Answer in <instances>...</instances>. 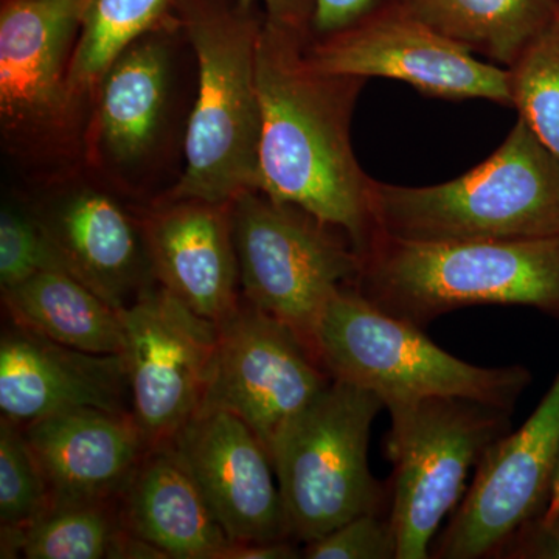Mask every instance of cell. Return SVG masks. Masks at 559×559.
Segmentation results:
<instances>
[{"label": "cell", "instance_id": "8fae6325", "mask_svg": "<svg viewBox=\"0 0 559 559\" xmlns=\"http://www.w3.org/2000/svg\"><path fill=\"white\" fill-rule=\"evenodd\" d=\"M31 204L62 270L116 310L154 285L142 216L86 165L39 180Z\"/></svg>", "mask_w": 559, "mask_h": 559}, {"label": "cell", "instance_id": "e575fe53", "mask_svg": "<svg viewBox=\"0 0 559 559\" xmlns=\"http://www.w3.org/2000/svg\"><path fill=\"white\" fill-rule=\"evenodd\" d=\"M555 2H557L558 13H559V0H555Z\"/></svg>", "mask_w": 559, "mask_h": 559}, {"label": "cell", "instance_id": "1f68e13d", "mask_svg": "<svg viewBox=\"0 0 559 559\" xmlns=\"http://www.w3.org/2000/svg\"><path fill=\"white\" fill-rule=\"evenodd\" d=\"M297 540H260V543H231L221 559H293L300 558Z\"/></svg>", "mask_w": 559, "mask_h": 559}, {"label": "cell", "instance_id": "277c9868", "mask_svg": "<svg viewBox=\"0 0 559 559\" xmlns=\"http://www.w3.org/2000/svg\"><path fill=\"white\" fill-rule=\"evenodd\" d=\"M377 231L415 242L502 241L559 235V160L518 117L502 145L459 178L429 187L373 179Z\"/></svg>", "mask_w": 559, "mask_h": 559}, {"label": "cell", "instance_id": "f546056e", "mask_svg": "<svg viewBox=\"0 0 559 559\" xmlns=\"http://www.w3.org/2000/svg\"><path fill=\"white\" fill-rule=\"evenodd\" d=\"M393 7V0H316L311 38L345 31Z\"/></svg>", "mask_w": 559, "mask_h": 559}, {"label": "cell", "instance_id": "52a82bcc", "mask_svg": "<svg viewBox=\"0 0 559 559\" xmlns=\"http://www.w3.org/2000/svg\"><path fill=\"white\" fill-rule=\"evenodd\" d=\"M382 409L370 390L333 380L275 441L272 465L297 543L360 514L389 513L388 485L369 465L371 426Z\"/></svg>", "mask_w": 559, "mask_h": 559}, {"label": "cell", "instance_id": "9a60e30c", "mask_svg": "<svg viewBox=\"0 0 559 559\" xmlns=\"http://www.w3.org/2000/svg\"><path fill=\"white\" fill-rule=\"evenodd\" d=\"M182 27L151 32L110 64L92 105L84 165L117 189L153 159L164 138L173 91V50Z\"/></svg>", "mask_w": 559, "mask_h": 559}, {"label": "cell", "instance_id": "d6a6232c", "mask_svg": "<svg viewBox=\"0 0 559 559\" xmlns=\"http://www.w3.org/2000/svg\"><path fill=\"white\" fill-rule=\"evenodd\" d=\"M558 502H559V465H558L557 477H555L554 492H551L550 507L557 506Z\"/></svg>", "mask_w": 559, "mask_h": 559}, {"label": "cell", "instance_id": "5b68a950", "mask_svg": "<svg viewBox=\"0 0 559 559\" xmlns=\"http://www.w3.org/2000/svg\"><path fill=\"white\" fill-rule=\"evenodd\" d=\"M421 330L374 307L349 283L320 311L311 349L331 380L370 390L388 411L428 399H463L513 414L532 384L528 369L474 366Z\"/></svg>", "mask_w": 559, "mask_h": 559}, {"label": "cell", "instance_id": "44dd1931", "mask_svg": "<svg viewBox=\"0 0 559 559\" xmlns=\"http://www.w3.org/2000/svg\"><path fill=\"white\" fill-rule=\"evenodd\" d=\"M2 301L11 322L66 347L97 355L123 353L120 311L69 272H39L21 285L2 289Z\"/></svg>", "mask_w": 559, "mask_h": 559}, {"label": "cell", "instance_id": "8992f818", "mask_svg": "<svg viewBox=\"0 0 559 559\" xmlns=\"http://www.w3.org/2000/svg\"><path fill=\"white\" fill-rule=\"evenodd\" d=\"M90 0H0V131L40 180L84 165L87 120L69 87Z\"/></svg>", "mask_w": 559, "mask_h": 559}, {"label": "cell", "instance_id": "4fadbf2b", "mask_svg": "<svg viewBox=\"0 0 559 559\" xmlns=\"http://www.w3.org/2000/svg\"><path fill=\"white\" fill-rule=\"evenodd\" d=\"M305 51L323 72L403 81L444 100L513 105L509 69L480 61L395 5L345 31L311 38Z\"/></svg>", "mask_w": 559, "mask_h": 559}, {"label": "cell", "instance_id": "30bf717a", "mask_svg": "<svg viewBox=\"0 0 559 559\" xmlns=\"http://www.w3.org/2000/svg\"><path fill=\"white\" fill-rule=\"evenodd\" d=\"M120 318L132 417L150 448L168 447L201 409L219 325L159 283L143 289Z\"/></svg>", "mask_w": 559, "mask_h": 559}, {"label": "cell", "instance_id": "7c38bea8", "mask_svg": "<svg viewBox=\"0 0 559 559\" xmlns=\"http://www.w3.org/2000/svg\"><path fill=\"white\" fill-rule=\"evenodd\" d=\"M311 348L285 323L245 299L219 323V344L201 411L242 419L266 451L331 384Z\"/></svg>", "mask_w": 559, "mask_h": 559}, {"label": "cell", "instance_id": "ffe728a7", "mask_svg": "<svg viewBox=\"0 0 559 559\" xmlns=\"http://www.w3.org/2000/svg\"><path fill=\"white\" fill-rule=\"evenodd\" d=\"M119 500L127 528L168 559H221L231 543L170 444L146 451Z\"/></svg>", "mask_w": 559, "mask_h": 559}, {"label": "cell", "instance_id": "603a6c76", "mask_svg": "<svg viewBox=\"0 0 559 559\" xmlns=\"http://www.w3.org/2000/svg\"><path fill=\"white\" fill-rule=\"evenodd\" d=\"M180 0H90L70 64L69 87L76 109L90 121L95 94L110 64L151 32L182 27Z\"/></svg>", "mask_w": 559, "mask_h": 559}, {"label": "cell", "instance_id": "d4e9b609", "mask_svg": "<svg viewBox=\"0 0 559 559\" xmlns=\"http://www.w3.org/2000/svg\"><path fill=\"white\" fill-rule=\"evenodd\" d=\"M509 70L511 108L559 160V13Z\"/></svg>", "mask_w": 559, "mask_h": 559}, {"label": "cell", "instance_id": "6da1fadb", "mask_svg": "<svg viewBox=\"0 0 559 559\" xmlns=\"http://www.w3.org/2000/svg\"><path fill=\"white\" fill-rule=\"evenodd\" d=\"M310 39L266 20L261 25L259 190L340 227L360 257L377 234L373 178L352 145L353 114L367 80L316 69L305 51Z\"/></svg>", "mask_w": 559, "mask_h": 559}, {"label": "cell", "instance_id": "7402d4cb", "mask_svg": "<svg viewBox=\"0 0 559 559\" xmlns=\"http://www.w3.org/2000/svg\"><path fill=\"white\" fill-rule=\"evenodd\" d=\"M393 5L507 69L558 16L555 0H393Z\"/></svg>", "mask_w": 559, "mask_h": 559}, {"label": "cell", "instance_id": "7a4b0ae2", "mask_svg": "<svg viewBox=\"0 0 559 559\" xmlns=\"http://www.w3.org/2000/svg\"><path fill=\"white\" fill-rule=\"evenodd\" d=\"M198 87L183 138L186 167L162 200L231 202L260 186L257 49L264 13L238 0H180Z\"/></svg>", "mask_w": 559, "mask_h": 559}, {"label": "cell", "instance_id": "83f0119b", "mask_svg": "<svg viewBox=\"0 0 559 559\" xmlns=\"http://www.w3.org/2000/svg\"><path fill=\"white\" fill-rule=\"evenodd\" d=\"M308 559H399V539L389 513L353 518L322 538L305 544Z\"/></svg>", "mask_w": 559, "mask_h": 559}, {"label": "cell", "instance_id": "cb8c5ba5", "mask_svg": "<svg viewBox=\"0 0 559 559\" xmlns=\"http://www.w3.org/2000/svg\"><path fill=\"white\" fill-rule=\"evenodd\" d=\"M28 559H167L124 525L119 498L51 506L25 528Z\"/></svg>", "mask_w": 559, "mask_h": 559}, {"label": "cell", "instance_id": "2e32d148", "mask_svg": "<svg viewBox=\"0 0 559 559\" xmlns=\"http://www.w3.org/2000/svg\"><path fill=\"white\" fill-rule=\"evenodd\" d=\"M170 447L230 540L294 539L270 452L242 419L224 411L198 412Z\"/></svg>", "mask_w": 559, "mask_h": 559}, {"label": "cell", "instance_id": "3957f363", "mask_svg": "<svg viewBox=\"0 0 559 559\" xmlns=\"http://www.w3.org/2000/svg\"><path fill=\"white\" fill-rule=\"evenodd\" d=\"M356 289L414 325L477 305L535 308L559 320V235L530 240L415 242L377 231Z\"/></svg>", "mask_w": 559, "mask_h": 559}, {"label": "cell", "instance_id": "5bb4252c", "mask_svg": "<svg viewBox=\"0 0 559 559\" xmlns=\"http://www.w3.org/2000/svg\"><path fill=\"white\" fill-rule=\"evenodd\" d=\"M558 465L559 373L527 421L480 460L430 558H488L518 525L549 510Z\"/></svg>", "mask_w": 559, "mask_h": 559}, {"label": "cell", "instance_id": "ac0fdd59", "mask_svg": "<svg viewBox=\"0 0 559 559\" xmlns=\"http://www.w3.org/2000/svg\"><path fill=\"white\" fill-rule=\"evenodd\" d=\"M154 278L215 323L240 307L231 202L162 200L140 212Z\"/></svg>", "mask_w": 559, "mask_h": 559}, {"label": "cell", "instance_id": "4316f807", "mask_svg": "<svg viewBox=\"0 0 559 559\" xmlns=\"http://www.w3.org/2000/svg\"><path fill=\"white\" fill-rule=\"evenodd\" d=\"M62 270L28 202L5 201L0 212V286L21 285L43 271ZM64 271V270H62Z\"/></svg>", "mask_w": 559, "mask_h": 559}, {"label": "cell", "instance_id": "9c48e42d", "mask_svg": "<svg viewBox=\"0 0 559 559\" xmlns=\"http://www.w3.org/2000/svg\"><path fill=\"white\" fill-rule=\"evenodd\" d=\"M231 230L245 299L296 331L311 348L320 311L360 272L362 260L348 235L260 190L231 201Z\"/></svg>", "mask_w": 559, "mask_h": 559}, {"label": "cell", "instance_id": "484cf974", "mask_svg": "<svg viewBox=\"0 0 559 559\" xmlns=\"http://www.w3.org/2000/svg\"><path fill=\"white\" fill-rule=\"evenodd\" d=\"M50 492L24 429L0 418V522L25 530L50 509Z\"/></svg>", "mask_w": 559, "mask_h": 559}, {"label": "cell", "instance_id": "d6986e66", "mask_svg": "<svg viewBox=\"0 0 559 559\" xmlns=\"http://www.w3.org/2000/svg\"><path fill=\"white\" fill-rule=\"evenodd\" d=\"M50 492V507L119 498L150 450L132 414L73 409L22 426Z\"/></svg>", "mask_w": 559, "mask_h": 559}, {"label": "cell", "instance_id": "e0dca14e", "mask_svg": "<svg viewBox=\"0 0 559 559\" xmlns=\"http://www.w3.org/2000/svg\"><path fill=\"white\" fill-rule=\"evenodd\" d=\"M132 414L123 353L97 355L66 347L11 322L0 340V411L25 426L60 412Z\"/></svg>", "mask_w": 559, "mask_h": 559}, {"label": "cell", "instance_id": "f1b7e54d", "mask_svg": "<svg viewBox=\"0 0 559 559\" xmlns=\"http://www.w3.org/2000/svg\"><path fill=\"white\" fill-rule=\"evenodd\" d=\"M488 558L559 559V516L544 511L510 532Z\"/></svg>", "mask_w": 559, "mask_h": 559}, {"label": "cell", "instance_id": "ba28073f", "mask_svg": "<svg viewBox=\"0 0 559 559\" xmlns=\"http://www.w3.org/2000/svg\"><path fill=\"white\" fill-rule=\"evenodd\" d=\"M389 415V514L399 559H428L441 524L468 491L471 469L511 432V412L473 400L428 399Z\"/></svg>", "mask_w": 559, "mask_h": 559}, {"label": "cell", "instance_id": "836d02e7", "mask_svg": "<svg viewBox=\"0 0 559 559\" xmlns=\"http://www.w3.org/2000/svg\"><path fill=\"white\" fill-rule=\"evenodd\" d=\"M547 513L551 514V516H559V502L557 503V506L549 507Z\"/></svg>", "mask_w": 559, "mask_h": 559}, {"label": "cell", "instance_id": "4dcf8cb0", "mask_svg": "<svg viewBox=\"0 0 559 559\" xmlns=\"http://www.w3.org/2000/svg\"><path fill=\"white\" fill-rule=\"evenodd\" d=\"M246 9L263 7L264 20L300 35L312 36L316 0H238Z\"/></svg>", "mask_w": 559, "mask_h": 559}]
</instances>
